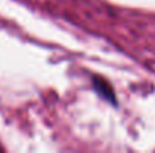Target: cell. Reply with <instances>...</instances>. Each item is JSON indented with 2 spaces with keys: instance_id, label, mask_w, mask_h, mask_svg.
Returning a JSON list of instances; mask_svg holds the SVG:
<instances>
[{
  "instance_id": "6da1fadb",
  "label": "cell",
  "mask_w": 155,
  "mask_h": 153,
  "mask_svg": "<svg viewBox=\"0 0 155 153\" xmlns=\"http://www.w3.org/2000/svg\"><path fill=\"white\" fill-rule=\"evenodd\" d=\"M95 89L100 92V95L104 96L105 99H108L110 102H114L113 92H111V89L108 87V84L105 81H103V80H95Z\"/></svg>"
}]
</instances>
